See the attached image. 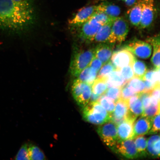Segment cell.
Returning a JSON list of instances; mask_svg holds the SVG:
<instances>
[{"mask_svg":"<svg viewBox=\"0 0 160 160\" xmlns=\"http://www.w3.org/2000/svg\"><path fill=\"white\" fill-rule=\"evenodd\" d=\"M33 10L27 0H0V28L20 31L32 23Z\"/></svg>","mask_w":160,"mask_h":160,"instance_id":"6da1fadb","label":"cell"},{"mask_svg":"<svg viewBox=\"0 0 160 160\" xmlns=\"http://www.w3.org/2000/svg\"><path fill=\"white\" fill-rule=\"evenodd\" d=\"M83 108V118L90 123L101 125L111 120V115L98 101L89 102Z\"/></svg>","mask_w":160,"mask_h":160,"instance_id":"7a4b0ae2","label":"cell"},{"mask_svg":"<svg viewBox=\"0 0 160 160\" xmlns=\"http://www.w3.org/2000/svg\"><path fill=\"white\" fill-rule=\"evenodd\" d=\"M94 57V49L80 50L75 52L70 65L71 75L77 77L83 69L88 67Z\"/></svg>","mask_w":160,"mask_h":160,"instance_id":"3957f363","label":"cell"},{"mask_svg":"<svg viewBox=\"0 0 160 160\" xmlns=\"http://www.w3.org/2000/svg\"><path fill=\"white\" fill-rule=\"evenodd\" d=\"M92 93V85L77 78L73 81L72 86V95L80 107L83 108L89 103Z\"/></svg>","mask_w":160,"mask_h":160,"instance_id":"277c9868","label":"cell"},{"mask_svg":"<svg viewBox=\"0 0 160 160\" xmlns=\"http://www.w3.org/2000/svg\"><path fill=\"white\" fill-rule=\"evenodd\" d=\"M97 132L102 141L111 149L118 141L117 125L111 120L100 125Z\"/></svg>","mask_w":160,"mask_h":160,"instance_id":"5b68a950","label":"cell"},{"mask_svg":"<svg viewBox=\"0 0 160 160\" xmlns=\"http://www.w3.org/2000/svg\"><path fill=\"white\" fill-rule=\"evenodd\" d=\"M111 149L118 154L128 159H134L139 157L133 139L118 141Z\"/></svg>","mask_w":160,"mask_h":160,"instance_id":"8992f818","label":"cell"},{"mask_svg":"<svg viewBox=\"0 0 160 160\" xmlns=\"http://www.w3.org/2000/svg\"><path fill=\"white\" fill-rule=\"evenodd\" d=\"M128 22L124 18L118 17L114 19L112 25V33L114 43L124 41L129 31Z\"/></svg>","mask_w":160,"mask_h":160,"instance_id":"52a82bcc","label":"cell"},{"mask_svg":"<svg viewBox=\"0 0 160 160\" xmlns=\"http://www.w3.org/2000/svg\"><path fill=\"white\" fill-rule=\"evenodd\" d=\"M131 52L133 55L142 59L148 58L152 53V46L148 42L135 40L123 48Z\"/></svg>","mask_w":160,"mask_h":160,"instance_id":"ba28073f","label":"cell"},{"mask_svg":"<svg viewBox=\"0 0 160 160\" xmlns=\"http://www.w3.org/2000/svg\"><path fill=\"white\" fill-rule=\"evenodd\" d=\"M102 25L93 18L79 26L78 37L82 41L92 42L95 36Z\"/></svg>","mask_w":160,"mask_h":160,"instance_id":"9c48e42d","label":"cell"},{"mask_svg":"<svg viewBox=\"0 0 160 160\" xmlns=\"http://www.w3.org/2000/svg\"><path fill=\"white\" fill-rule=\"evenodd\" d=\"M98 11L97 6L85 7L79 10L74 17L69 20V25L72 27H78L93 18Z\"/></svg>","mask_w":160,"mask_h":160,"instance_id":"30bf717a","label":"cell"},{"mask_svg":"<svg viewBox=\"0 0 160 160\" xmlns=\"http://www.w3.org/2000/svg\"><path fill=\"white\" fill-rule=\"evenodd\" d=\"M154 0H142V17L139 28H147L151 25L154 18Z\"/></svg>","mask_w":160,"mask_h":160,"instance_id":"8fae6325","label":"cell"},{"mask_svg":"<svg viewBox=\"0 0 160 160\" xmlns=\"http://www.w3.org/2000/svg\"><path fill=\"white\" fill-rule=\"evenodd\" d=\"M135 58L131 52L123 48L113 53L111 61L116 69L119 70L125 66L133 64Z\"/></svg>","mask_w":160,"mask_h":160,"instance_id":"7c38bea8","label":"cell"},{"mask_svg":"<svg viewBox=\"0 0 160 160\" xmlns=\"http://www.w3.org/2000/svg\"><path fill=\"white\" fill-rule=\"evenodd\" d=\"M128 113V101L120 98L116 102L114 111L111 114L110 120L118 125L127 118Z\"/></svg>","mask_w":160,"mask_h":160,"instance_id":"4fadbf2b","label":"cell"},{"mask_svg":"<svg viewBox=\"0 0 160 160\" xmlns=\"http://www.w3.org/2000/svg\"><path fill=\"white\" fill-rule=\"evenodd\" d=\"M136 120L128 117L117 125L118 141L133 139V125Z\"/></svg>","mask_w":160,"mask_h":160,"instance_id":"5bb4252c","label":"cell"},{"mask_svg":"<svg viewBox=\"0 0 160 160\" xmlns=\"http://www.w3.org/2000/svg\"><path fill=\"white\" fill-rule=\"evenodd\" d=\"M113 48V43H99L94 49L95 56L104 65L111 58Z\"/></svg>","mask_w":160,"mask_h":160,"instance_id":"9a60e30c","label":"cell"},{"mask_svg":"<svg viewBox=\"0 0 160 160\" xmlns=\"http://www.w3.org/2000/svg\"><path fill=\"white\" fill-rule=\"evenodd\" d=\"M152 119L142 115L134 122L133 139L138 136L144 135L151 129Z\"/></svg>","mask_w":160,"mask_h":160,"instance_id":"2e32d148","label":"cell"},{"mask_svg":"<svg viewBox=\"0 0 160 160\" xmlns=\"http://www.w3.org/2000/svg\"><path fill=\"white\" fill-rule=\"evenodd\" d=\"M129 113L128 117L136 119L139 116L142 115L144 108L138 94L133 96L128 101Z\"/></svg>","mask_w":160,"mask_h":160,"instance_id":"e0dca14e","label":"cell"},{"mask_svg":"<svg viewBox=\"0 0 160 160\" xmlns=\"http://www.w3.org/2000/svg\"><path fill=\"white\" fill-rule=\"evenodd\" d=\"M112 22L102 26L96 34L92 42L98 43H114L112 33Z\"/></svg>","mask_w":160,"mask_h":160,"instance_id":"ac0fdd59","label":"cell"},{"mask_svg":"<svg viewBox=\"0 0 160 160\" xmlns=\"http://www.w3.org/2000/svg\"><path fill=\"white\" fill-rule=\"evenodd\" d=\"M127 12L130 23L135 27H139L142 17V0L136 2Z\"/></svg>","mask_w":160,"mask_h":160,"instance_id":"d6986e66","label":"cell"},{"mask_svg":"<svg viewBox=\"0 0 160 160\" xmlns=\"http://www.w3.org/2000/svg\"><path fill=\"white\" fill-rule=\"evenodd\" d=\"M105 78L108 88L112 87H122L127 83L119 70H114Z\"/></svg>","mask_w":160,"mask_h":160,"instance_id":"ffe728a7","label":"cell"},{"mask_svg":"<svg viewBox=\"0 0 160 160\" xmlns=\"http://www.w3.org/2000/svg\"><path fill=\"white\" fill-rule=\"evenodd\" d=\"M147 150L151 157H160V137L159 135L151 136L147 141Z\"/></svg>","mask_w":160,"mask_h":160,"instance_id":"44dd1931","label":"cell"},{"mask_svg":"<svg viewBox=\"0 0 160 160\" xmlns=\"http://www.w3.org/2000/svg\"><path fill=\"white\" fill-rule=\"evenodd\" d=\"M98 12L104 13L109 17L115 18L118 17L121 10L117 6L108 2H102L97 6Z\"/></svg>","mask_w":160,"mask_h":160,"instance_id":"7402d4cb","label":"cell"},{"mask_svg":"<svg viewBox=\"0 0 160 160\" xmlns=\"http://www.w3.org/2000/svg\"><path fill=\"white\" fill-rule=\"evenodd\" d=\"M98 73L89 66L83 69L77 77L80 81L92 85L97 78Z\"/></svg>","mask_w":160,"mask_h":160,"instance_id":"603a6c76","label":"cell"},{"mask_svg":"<svg viewBox=\"0 0 160 160\" xmlns=\"http://www.w3.org/2000/svg\"><path fill=\"white\" fill-rule=\"evenodd\" d=\"M149 42L151 44L153 48L152 63L155 68L160 69V38L159 36L153 37L148 40Z\"/></svg>","mask_w":160,"mask_h":160,"instance_id":"cb8c5ba5","label":"cell"},{"mask_svg":"<svg viewBox=\"0 0 160 160\" xmlns=\"http://www.w3.org/2000/svg\"><path fill=\"white\" fill-rule=\"evenodd\" d=\"M107 89L105 77L97 78L92 85V92L100 96L104 94Z\"/></svg>","mask_w":160,"mask_h":160,"instance_id":"d4e9b609","label":"cell"},{"mask_svg":"<svg viewBox=\"0 0 160 160\" xmlns=\"http://www.w3.org/2000/svg\"><path fill=\"white\" fill-rule=\"evenodd\" d=\"M127 84L130 89L135 93H141L144 91V82L143 80L140 78L134 77L127 82Z\"/></svg>","mask_w":160,"mask_h":160,"instance_id":"484cf974","label":"cell"},{"mask_svg":"<svg viewBox=\"0 0 160 160\" xmlns=\"http://www.w3.org/2000/svg\"><path fill=\"white\" fill-rule=\"evenodd\" d=\"M136 149L139 157L147 155V140L143 135L138 136L134 139Z\"/></svg>","mask_w":160,"mask_h":160,"instance_id":"4316f807","label":"cell"},{"mask_svg":"<svg viewBox=\"0 0 160 160\" xmlns=\"http://www.w3.org/2000/svg\"><path fill=\"white\" fill-rule=\"evenodd\" d=\"M132 67L134 77L142 79L148 71L145 63L143 62L136 58L133 63Z\"/></svg>","mask_w":160,"mask_h":160,"instance_id":"83f0119b","label":"cell"},{"mask_svg":"<svg viewBox=\"0 0 160 160\" xmlns=\"http://www.w3.org/2000/svg\"><path fill=\"white\" fill-rule=\"evenodd\" d=\"M28 151L29 160H43L46 159L44 153L37 146L33 145H28Z\"/></svg>","mask_w":160,"mask_h":160,"instance_id":"f1b7e54d","label":"cell"},{"mask_svg":"<svg viewBox=\"0 0 160 160\" xmlns=\"http://www.w3.org/2000/svg\"><path fill=\"white\" fill-rule=\"evenodd\" d=\"M98 101L110 114L114 111L116 102L113 99L105 95H102Z\"/></svg>","mask_w":160,"mask_h":160,"instance_id":"f546056e","label":"cell"},{"mask_svg":"<svg viewBox=\"0 0 160 160\" xmlns=\"http://www.w3.org/2000/svg\"><path fill=\"white\" fill-rule=\"evenodd\" d=\"M142 79L160 84V69L155 68V69L147 71Z\"/></svg>","mask_w":160,"mask_h":160,"instance_id":"4dcf8cb0","label":"cell"},{"mask_svg":"<svg viewBox=\"0 0 160 160\" xmlns=\"http://www.w3.org/2000/svg\"><path fill=\"white\" fill-rule=\"evenodd\" d=\"M160 113V103L152 102L148 107L144 109L142 116L153 118L158 113Z\"/></svg>","mask_w":160,"mask_h":160,"instance_id":"1f68e13d","label":"cell"},{"mask_svg":"<svg viewBox=\"0 0 160 160\" xmlns=\"http://www.w3.org/2000/svg\"><path fill=\"white\" fill-rule=\"evenodd\" d=\"M93 18L96 20L102 26L112 22L115 18L109 17L104 13L101 12H98L93 17Z\"/></svg>","mask_w":160,"mask_h":160,"instance_id":"d6a6232c","label":"cell"},{"mask_svg":"<svg viewBox=\"0 0 160 160\" xmlns=\"http://www.w3.org/2000/svg\"><path fill=\"white\" fill-rule=\"evenodd\" d=\"M115 70V68L113 64L111 61H109L102 67L98 72V73L97 74V78L105 77Z\"/></svg>","mask_w":160,"mask_h":160,"instance_id":"836d02e7","label":"cell"},{"mask_svg":"<svg viewBox=\"0 0 160 160\" xmlns=\"http://www.w3.org/2000/svg\"><path fill=\"white\" fill-rule=\"evenodd\" d=\"M122 87H112L108 88L105 93V95L113 99L115 102L121 98Z\"/></svg>","mask_w":160,"mask_h":160,"instance_id":"e575fe53","label":"cell"},{"mask_svg":"<svg viewBox=\"0 0 160 160\" xmlns=\"http://www.w3.org/2000/svg\"><path fill=\"white\" fill-rule=\"evenodd\" d=\"M132 65L125 66L119 70L123 78L127 82L134 77Z\"/></svg>","mask_w":160,"mask_h":160,"instance_id":"d590c367","label":"cell"},{"mask_svg":"<svg viewBox=\"0 0 160 160\" xmlns=\"http://www.w3.org/2000/svg\"><path fill=\"white\" fill-rule=\"evenodd\" d=\"M28 145L27 144H24L22 146L17 155L15 157V160H29Z\"/></svg>","mask_w":160,"mask_h":160,"instance_id":"8d00e7d4","label":"cell"},{"mask_svg":"<svg viewBox=\"0 0 160 160\" xmlns=\"http://www.w3.org/2000/svg\"><path fill=\"white\" fill-rule=\"evenodd\" d=\"M160 130V113L153 118L151 129L148 133L149 134L157 133Z\"/></svg>","mask_w":160,"mask_h":160,"instance_id":"74e56055","label":"cell"},{"mask_svg":"<svg viewBox=\"0 0 160 160\" xmlns=\"http://www.w3.org/2000/svg\"><path fill=\"white\" fill-rule=\"evenodd\" d=\"M137 94L130 89L126 83L121 88L120 98L128 101L130 98Z\"/></svg>","mask_w":160,"mask_h":160,"instance_id":"f35d334b","label":"cell"},{"mask_svg":"<svg viewBox=\"0 0 160 160\" xmlns=\"http://www.w3.org/2000/svg\"><path fill=\"white\" fill-rule=\"evenodd\" d=\"M103 65L102 63L99 59L96 58L95 56L90 63L89 66L93 68L98 73L100 69Z\"/></svg>","mask_w":160,"mask_h":160,"instance_id":"ab89813d","label":"cell"},{"mask_svg":"<svg viewBox=\"0 0 160 160\" xmlns=\"http://www.w3.org/2000/svg\"><path fill=\"white\" fill-rule=\"evenodd\" d=\"M145 84V89L143 92H150L156 86L160 84H157L155 83L152 82L148 81H143Z\"/></svg>","mask_w":160,"mask_h":160,"instance_id":"60d3db41","label":"cell"},{"mask_svg":"<svg viewBox=\"0 0 160 160\" xmlns=\"http://www.w3.org/2000/svg\"><path fill=\"white\" fill-rule=\"evenodd\" d=\"M152 97L155 98L158 101L160 102V85L156 86L151 92Z\"/></svg>","mask_w":160,"mask_h":160,"instance_id":"b9f144b4","label":"cell"},{"mask_svg":"<svg viewBox=\"0 0 160 160\" xmlns=\"http://www.w3.org/2000/svg\"><path fill=\"white\" fill-rule=\"evenodd\" d=\"M101 96L95 94L92 92L89 102L98 101Z\"/></svg>","mask_w":160,"mask_h":160,"instance_id":"7bdbcfd3","label":"cell"},{"mask_svg":"<svg viewBox=\"0 0 160 160\" xmlns=\"http://www.w3.org/2000/svg\"><path fill=\"white\" fill-rule=\"evenodd\" d=\"M126 4L128 7H132L136 3L137 0H123Z\"/></svg>","mask_w":160,"mask_h":160,"instance_id":"ee69618b","label":"cell"},{"mask_svg":"<svg viewBox=\"0 0 160 160\" xmlns=\"http://www.w3.org/2000/svg\"><path fill=\"white\" fill-rule=\"evenodd\" d=\"M14 1H24V0H14Z\"/></svg>","mask_w":160,"mask_h":160,"instance_id":"f6af8a7d","label":"cell"},{"mask_svg":"<svg viewBox=\"0 0 160 160\" xmlns=\"http://www.w3.org/2000/svg\"><path fill=\"white\" fill-rule=\"evenodd\" d=\"M122 1H123V0H122Z\"/></svg>","mask_w":160,"mask_h":160,"instance_id":"bcb514c9","label":"cell"}]
</instances>
